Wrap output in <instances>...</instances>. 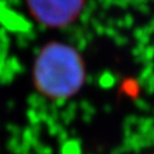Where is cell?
Instances as JSON below:
<instances>
[{"instance_id":"obj_1","label":"cell","mask_w":154,"mask_h":154,"mask_svg":"<svg viewBox=\"0 0 154 154\" xmlns=\"http://www.w3.org/2000/svg\"><path fill=\"white\" fill-rule=\"evenodd\" d=\"M33 80L38 91L50 100L73 97L82 90L86 80L84 60L70 45L50 43L35 58Z\"/></svg>"},{"instance_id":"obj_2","label":"cell","mask_w":154,"mask_h":154,"mask_svg":"<svg viewBox=\"0 0 154 154\" xmlns=\"http://www.w3.org/2000/svg\"><path fill=\"white\" fill-rule=\"evenodd\" d=\"M86 0H27L32 16L50 28H63L82 15Z\"/></svg>"}]
</instances>
